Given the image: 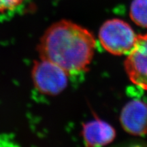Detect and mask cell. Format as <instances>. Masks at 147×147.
<instances>
[{
	"mask_svg": "<svg viewBox=\"0 0 147 147\" xmlns=\"http://www.w3.org/2000/svg\"><path fill=\"white\" fill-rule=\"evenodd\" d=\"M137 35L126 22L113 18L104 22L99 31V40L103 48L117 56L127 55L133 49Z\"/></svg>",
	"mask_w": 147,
	"mask_h": 147,
	"instance_id": "cell-2",
	"label": "cell"
},
{
	"mask_svg": "<svg viewBox=\"0 0 147 147\" xmlns=\"http://www.w3.org/2000/svg\"><path fill=\"white\" fill-rule=\"evenodd\" d=\"M96 40L78 24L61 20L45 31L38 46L40 59L61 67L68 75L87 71L94 56Z\"/></svg>",
	"mask_w": 147,
	"mask_h": 147,
	"instance_id": "cell-1",
	"label": "cell"
},
{
	"mask_svg": "<svg viewBox=\"0 0 147 147\" xmlns=\"http://www.w3.org/2000/svg\"><path fill=\"white\" fill-rule=\"evenodd\" d=\"M68 74L49 61L40 59L35 61L32 70L34 87L48 95H57L63 92L68 84Z\"/></svg>",
	"mask_w": 147,
	"mask_h": 147,
	"instance_id": "cell-3",
	"label": "cell"
},
{
	"mask_svg": "<svg viewBox=\"0 0 147 147\" xmlns=\"http://www.w3.org/2000/svg\"><path fill=\"white\" fill-rule=\"evenodd\" d=\"M82 136L87 146H102L113 142L116 137V131L106 121L95 119L83 124Z\"/></svg>",
	"mask_w": 147,
	"mask_h": 147,
	"instance_id": "cell-6",
	"label": "cell"
},
{
	"mask_svg": "<svg viewBox=\"0 0 147 147\" xmlns=\"http://www.w3.org/2000/svg\"><path fill=\"white\" fill-rule=\"evenodd\" d=\"M124 66L131 82L147 91V34L138 35L135 45L127 55Z\"/></svg>",
	"mask_w": 147,
	"mask_h": 147,
	"instance_id": "cell-4",
	"label": "cell"
},
{
	"mask_svg": "<svg viewBox=\"0 0 147 147\" xmlns=\"http://www.w3.org/2000/svg\"><path fill=\"white\" fill-rule=\"evenodd\" d=\"M129 15L138 26L147 28V0H133L130 6Z\"/></svg>",
	"mask_w": 147,
	"mask_h": 147,
	"instance_id": "cell-7",
	"label": "cell"
},
{
	"mask_svg": "<svg viewBox=\"0 0 147 147\" xmlns=\"http://www.w3.org/2000/svg\"><path fill=\"white\" fill-rule=\"evenodd\" d=\"M28 0H0V16L9 14L22 8Z\"/></svg>",
	"mask_w": 147,
	"mask_h": 147,
	"instance_id": "cell-8",
	"label": "cell"
},
{
	"mask_svg": "<svg viewBox=\"0 0 147 147\" xmlns=\"http://www.w3.org/2000/svg\"><path fill=\"white\" fill-rule=\"evenodd\" d=\"M120 122L123 129L133 136H141L147 134V104L134 100L123 108Z\"/></svg>",
	"mask_w": 147,
	"mask_h": 147,
	"instance_id": "cell-5",
	"label": "cell"
}]
</instances>
